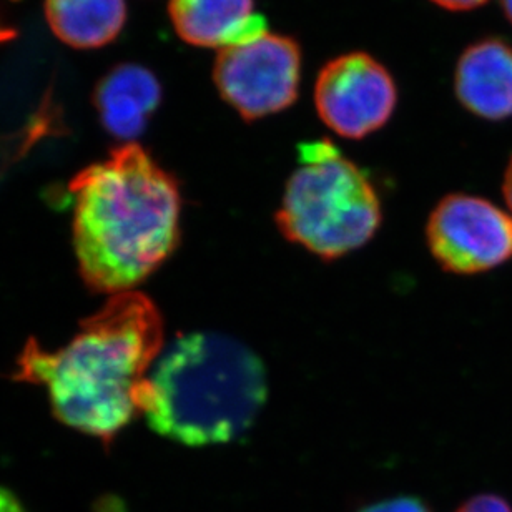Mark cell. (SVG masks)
Segmentation results:
<instances>
[{"mask_svg":"<svg viewBox=\"0 0 512 512\" xmlns=\"http://www.w3.org/2000/svg\"><path fill=\"white\" fill-rule=\"evenodd\" d=\"M396 104L393 75L365 52L336 57L316 79L318 115L340 137L360 140L378 132L393 117Z\"/></svg>","mask_w":512,"mask_h":512,"instance_id":"7","label":"cell"},{"mask_svg":"<svg viewBox=\"0 0 512 512\" xmlns=\"http://www.w3.org/2000/svg\"><path fill=\"white\" fill-rule=\"evenodd\" d=\"M0 512H27L20 499L9 489L0 488Z\"/></svg>","mask_w":512,"mask_h":512,"instance_id":"14","label":"cell"},{"mask_svg":"<svg viewBox=\"0 0 512 512\" xmlns=\"http://www.w3.org/2000/svg\"><path fill=\"white\" fill-rule=\"evenodd\" d=\"M503 7L508 19L512 22V0H503Z\"/></svg>","mask_w":512,"mask_h":512,"instance_id":"18","label":"cell"},{"mask_svg":"<svg viewBox=\"0 0 512 512\" xmlns=\"http://www.w3.org/2000/svg\"><path fill=\"white\" fill-rule=\"evenodd\" d=\"M50 29L75 49H99L117 39L127 20L125 0H45Z\"/></svg>","mask_w":512,"mask_h":512,"instance_id":"11","label":"cell"},{"mask_svg":"<svg viewBox=\"0 0 512 512\" xmlns=\"http://www.w3.org/2000/svg\"><path fill=\"white\" fill-rule=\"evenodd\" d=\"M503 193L504 200H506L509 210L512 212V158L511 162H509L508 170H506V175H504Z\"/></svg>","mask_w":512,"mask_h":512,"instance_id":"16","label":"cell"},{"mask_svg":"<svg viewBox=\"0 0 512 512\" xmlns=\"http://www.w3.org/2000/svg\"><path fill=\"white\" fill-rule=\"evenodd\" d=\"M15 37V30L12 27H7V25L0 20V44H4L7 40H12Z\"/></svg>","mask_w":512,"mask_h":512,"instance_id":"17","label":"cell"},{"mask_svg":"<svg viewBox=\"0 0 512 512\" xmlns=\"http://www.w3.org/2000/svg\"><path fill=\"white\" fill-rule=\"evenodd\" d=\"M218 94L245 120L265 119L295 104L301 49L291 37L266 34L220 50L213 67Z\"/></svg>","mask_w":512,"mask_h":512,"instance_id":"5","label":"cell"},{"mask_svg":"<svg viewBox=\"0 0 512 512\" xmlns=\"http://www.w3.org/2000/svg\"><path fill=\"white\" fill-rule=\"evenodd\" d=\"M70 195L80 273L99 293L135 291L180 242L177 180L138 143H124L84 168Z\"/></svg>","mask_w":512,"mask_h":512,"instance_id":"2","label":"cell"},{"mask_svg":"<svg viewBox=\"0 0 512 512\" xmlns=\"http://www.w3.org/2000/svg\"><path fill=\"white\" fill-rule=\"evenodd\" d=\"M94 100L107 132L120 140H133L142 135L157 110L162 87L142 65L122 64L100 80Z\"/></svg>","mask_w":512,"mask_h":512,"instance_id":"10","label":"cell"},{"mask_svg":"<svg viewBox=\"0 0 512 512\" xmlns=\"http://www.w3.org/2000/svg\"><path fill=\"white\" fill-rule=\"evenodd\" d=\"M426 237L434 260L456 275H476L512 260V215L473 195L444 197L429 217Z\"/></svg>","mask_w":512,"mask_h":512,"instance_id":"6","label":"cell"},{"mask_svg":"<svg viewBox=\"0 0 512 512\" xmlns=\"http://www.w3.org/2000/svg\"><path fill=\"white\" fill-rule=\"evenodd\" d=\"M168 14L178 37L195 47L227 49L268 32L255 0H170Z\"/></svg>","mask_w":512,"mask_h":512,"instance_id":"8","label":"cell"},{"mask_svg":"<svg viewBox=\"0 0 512 512\" xmlns=\"http://www.w3.org/2000/svg\"><path fill=\"white\" fill-rule=\"evenodd\" d=\"M456 512H512L511 504L496 494H479L468 499Z\"/></svg>","mask_w":512,"mask_h":512,"instance_id":"12","label":"cell"},{"mask_svg":"<svg viewBox=\"0 0 512 512\" xmlns=\"http://www.w3.org/2000/svg\"><path fill=\"white\" fill-rule=\"evenodd\" d=\"M434 4L448 10H471L484 5L488 0H431Z\"/></svg>","mask_w":512,"mask_h":512,"instance_id":"15","label":"cell"},{"mask_svg":"<svg viewBox=\"0 0 512 512\" xmlns=\"http://www.w3.org/2000/svg\"><path fill=\"white\" fill-rule=\"evenodd\" d=\"M456 94L478 117L504 120L512 115V47L499 39L471 45L458 62Z\"/></svg>","mask_w":512,"mask_h":512,"instance_id":"9","label":"cell"},{"mask_svg":"<svg viewBox=\"0 0 512 512\" xmlns=\"http://www.w3.org/2000/svg\"><path fill=\"white\" fill-rule=\"evenodd\" d=\"M163 321L147 296L112 300L59 350L30 341L17 378L44 386L55 416L109 443L142 413L145 381L162 353Z\"/></svg>","mask_w":512,"mask_h":512,"instance_id":"1","label":"cell"},{"mask_svg":"<svg viewBox=\"0 0 512 512\" xmlns=\"http://www.w3.org/2000/svg\"><path fill=\"white\" fill-rule=\"evenodd\" d=\"M360 512H433L418 498L386 499L381 503L371 504Z\"/></svg>","mask_w":512,"mask_h":512,"instance_id":"13","label":"cell"},{"mask_svg":"<svg viewBox=\"0 0 512 512\" xmlns=\"http://www.w3.org/2000/svg\"><path fill=\"white\" fill-rule=\"evenodd\" d=\"M266 394L265 366L250 348L197 331L162 350L143 386L140 414L175 443L225 444L252 426Z\"/></svg>","mask_w":512,"mask_h":512,"instance_id":"3","label":"cell"},{"mask_svg":"<svg viewBox=\"0 0 512 512\" xmlns=\"http://www.w3.org/2000/svg\"><path fill=\"white\" fill-rule=\"evenodd\" d=\"M375 185L330 140L301 143L276 225L288 242L338 260L375 237L381 225Z\"/></svg>","mask_w":512,"mask_h":512,"instance_id":"4","label":"cell"}]
</instances>
